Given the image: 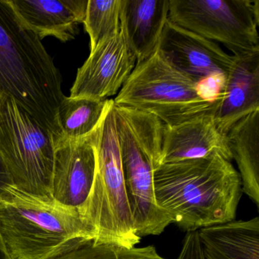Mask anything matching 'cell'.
<instances>
[{
	"instance_id": "1",
	"label": "cell",
	"mask_w": 259,
	"mask_h": 259,
	"mask_svg": "<svg viewBox=\"0 0 259 259\" xmlns=\"http://www.w3.org/2000/svg\"><path fill=\"white\" fill-rule=\"evenodd\" d=\"M154 187L157 205L186 233L234 221L242 193L239 172L218 154L162 163Z\"/></svg>"
},
{
	"instance_id": "2",
	"label": "cell",
	"mask_w": 259,
	"mask_h": 259,
	"mask_svg": "<svg viewBox=\"0 0 259 259\" xmlns=\"http://www.w3.org/2000/svg\"><path fill=\"white\" fill-rule=\"evenodd\" d=\"M0 90L10 95L56 138L65 95L62 76L41 40L0 0Z\"/></svg>"
},
{
	"instance_id": "3",
	"label": "cell",
	"mask_w": 259,
	"mask_h": 259,
	"mask_svg": "<svg viewBox=\"0 0 259 259\" xmlns=\"http://www.w3.org/2000/svg\"><path fill=\"white\" fill-rule=\"evenodd\" d=\"M0 236L10 259H49L72 241L95 239L76 209L13 186L0 195Z\"/></svg>"
},
{
	"instance_id": "4",
	"label": "cell",
	"mask_w": 259,
	"mask_h": 259,
	"mask_svg": "<svg viewBox=\"0 0 259 259\" xmlns=\"http://www.w3.org/2000/svg\"><path fill=\"white\" fill-rule=\"evenodd\" d=\"M113 100L96 130L97 169L81 218L103 243L131 248L140 242L132 216L115 123Z\"/></svg>"
},
{
	"instance_id": "5",
	"label": "cell",
	"mask_w": 259,
	"mask_h": 259,
	"mask_svg": "<svg viewBox=\"0 0 259 259\" xmlns=\"http://www.w3.org/2000/svg\"><path fill=\"white\" fill-rule=\"evenodd\" d=\"M113 103L158 118L164 125H177L213 115L219 98L207 95L199 84L172 66L157 50L136 65Z\"/></svg>"
},
{
	"instance_id": "6",
	"label": "cell",
	"mask_w": 259,
	"mask_h": 259,
	"mask_svg": "<svg viewBox=\"0 0 259 259\" xmlns=\"http://www.w3.org/2000/svg\"><path fill=\"white\" fill-rule=\"evenodd\" d=\"M56 136L0 90V155L13 186L52 201Z\"/></svg>"
},
{
	"instance_id": "7",
	"label": "cell",
	"mask_w": 259,
	"mask_h": 259,
	"mask_svg": "<svg viewBox=\"0 0 259 259\" xmlns=\"http://www.w3.org/2000/svg\"><path fill=\"white\" fill-rule=\"evenodd\" d=\"M168 20L233 56L259 51L258 0H169Z\"/></svg>"
},
{
	"instance_id": "8",
	"label": "cell",
	"mask_w": 259,
	"mask_h": 259,
	"mask_svg": "<svg viewBox=\"0 0 259 259\" xmlns=\"http://www.w3.org/2000/svg\"><path fill=\"white\" fill-rule=\"evenodd\" d=\"M165 59L182 73L199 84L209 96L219 98L234 63L218 44L168 20L158 48Z\"/></svg>"
},
{
	"instance_id": "9",
	"label": "cell",
	"mask_w": 259,
	"mask_h": 259,
	"mask_svg": "<svg viewBox=\"0 0 259 259\" xmlns=\"http://www.w3.org/2000/svg\"><path fill=\"white\" fill-rule=\"evenodd\" d=\"M97 128L80 139H55L53 198L76 209L81 217L96 174Z\"/></svg>"
},
{
	"instance_id": "10",
	"label": "cell",
	"mask_w": 259,
	"mask_h": 259,
	"mask_svg": "<svg viewBox=\"0 0 259 259\" xmlns=\"http://www.w3.org/2000/svg\"><path fill=\"white\" fill-rule=\"evenodd\" d=\"M136 65V57L120 31L91 51L78 69L69 97L108 100L119 93Z\"/></svg>"
},
{
	"instance_id": "11",
	"label": "cell",
	"mask_w": 259,
	"mask_h": 259,
	"mask_svg": "<svg viewBox=\"0 0 259 259\" xmlns=\"http://www.w3.org/2000/svg\"><path fill=\"white\" fill-rule=\"evenodd\" d=\"M234 57L213 113L217 128L225 136L242 118L259 110V51Z\"/></svg>"
},
{
	"instance_id": "12",
	"label": "cell",
	"mask_w": 259,
	"mask_h": 259,
	"mask_svg": "<svg viewBox=\"0 0 259 259\" xmlns=\"http://www.w3.org/2000/svg\"><path fill=\"white\" fill-rule=\"evenodd\" d=\"M89 0H7L20 22L40 40L54 37L63 43L78 34Z\"/></svg>"
},
{
	"instance_id": "13",
	"label": "cell",
	"mask_w": 259,
	"mask_h": 259,
	"mask_svg": "<svg viewBox=\"0 0 259 259\" xmlns=\"http://www.w3.org/2000/svg\"><path fill=\"white\" fill-rule=\"evenodd\" d=\"M218 154L232 160L227 137L207 115L177 125L163 124L162 163L204 158Z\"/></svg>"
},
{
	"instance_id": "14",
	"label": "cell",
	"mask_w": 259,
	"mask_h": 259,
	"mask_svg": "<svg viewBox=\"0 0 259 259\" xmlns=\"http://www.w3.org/2000/svg\"><path fill=\"white\" fill-rule=\"evenodd\" d=\"M169 10V0H121V31L136 64L157 51Z\"/></svg>"
},
{
	"instance_id": "15",
	"label": "cell",
	"mask_w": 259,
	"mask_h": 259,
	"mask_svg": "<svg viewBox=\"0 0 259 259\" xmlns=\"http://www.w3.org/2000/svg\"><path fill=\"white\" fill-rule=\"evenodd\" d=\"M204 259H259V218L198 230Z\"/></svg>"
},
{
	"instance_id": "16",
	"label": "cell",
	"mask_w": 259,
	"mask_h": 259,
	"mask_svg": "<svg viewBox=\"0 0 259 259\" xmlns=\"http://www.w3.org/2000/svg\"><path fill=\"white\" fill-rule=\"evenodd\" d=\"M229 150L239 169L242 192L259 206V110L235 124L227 136Z\"/></svg>"
},
{
	"instance_id": "17",
	"label": "cell",
	"mask_w": 259,
	"mask_h": 259,
	"mask_svg": "<svg viewBox=\"0 0 259 259\" xmlns=\"http://www.w3.org/2000/svg\"><path fill=\"white\" fill-rule=\"evenodd\" d=\"M110 101L65 96L57 114L59 138L76 139L92 133L101 123Z\"/></svg>"
},
{
	"instance_id": "18",
	"label": "cell",
	"mask_w": 259,
	"mask_h": 259,
	"mask_svg": "<svg viewBox=\"0 0 259 259\" xmlns=\"http://www.w3.org/2000/svg\"><path fill=\"white\" fill-rule=\"evenodd\" d=\"M49 259H166L153 245L128 248L97 242L94 239L72 241Z\"/></svg>"
},
{
	"instance_id": "19",
	"label": "cell",
	"mask_w": 259,
	"mask_h": 259,
	"mask_svg": "<svg viewBox=\"0 0 259 259\" xmlns=\"http://www.w3.org/2000/svg\"><path fill=\"white\" fill-rule=\"evenodd\" d=\"M121 0H89L84 24L90 37L91 51L121 31Z\"/></svg>"
},
{
	"instance_id": "20",
	"label": "cell",
	"mask_w": 259,
	"mask_h": 259,
	"mask_svg": "<svg viewBox=\"0 0 259 259\" xmlns=\"http://www.w3.org/2000/svg\"><path fill=\"white\" fill-rule=\"evenodd\" d=\"M177 259H204L198 231L186 233Z\"/></svg>"
},
{
	"instance_id": "21",
	"label": "cell",
	"mask_w": 259,
	"mask_h": 259,
	"mask_svg": "<svg viewBox=\"0 0 259 259\" xmlns=\"http://www.w3.org/2000/svg\"><path fill=\"white\" fill-rule=\"evenodd\" d=\"M11 186H13L11 177L2 157L0 155V195Z\"/></svg>"
},
{
	"instance_id": "22",
	"label": "cell",
	"mask_w": 259,
	"mask_h": 259,
	"mask_svg": "<svg viewBox=\"0 0 259 259\" xmlns=\"http://www.w3.org/2000/svg\"><path fill=\"white\" fill-rule=\"evenodd\" d=\"M0 259H10L1 236H0Z\"/></svg>"
}]
</instances>
